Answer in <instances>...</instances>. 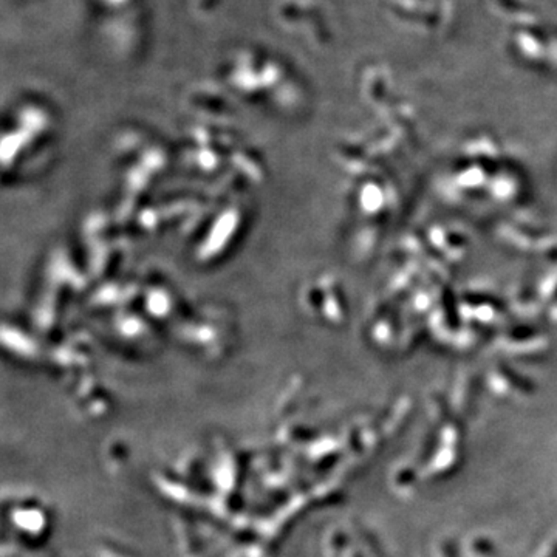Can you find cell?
<instances>
[{
    "label": "cell",
    "instance_id": "3957f363",
    "mask_svg": "<svg viewBox=\"0 0 557 557\" xmlns=\"http://www.w3.org/2000/svg\"><path fill=\"white\" fill-rule=\"evenodd\" d=\"M414 477H415L414 471H412V469H403V471L398 474L396 482H398L399 484H409L412 480H414Z\"/></svg>",
    "mask_w": 557,
    "mask_h": 557
},
{
    "label": "cell",
    "instance_id": "6da1fadb",
    "mask_svg": "<svg viewBox=\"0 0 557 557\" xmlns=\"http://www.w3.org/2000/svg\"><path fill=\"white\" fill-rule=\"evenodd\" d=\"M472 551H474V553L478 556L497 554V548H495V545L484 537H478L474 542H472Z\"/></svg>",
    "mask_w": 557,
    "mask_h": 557
},
{
    "label": "cell",
    "instance_id": "7a4b0ae2",
    "mask_svg": "<svg viewBox=\"0 0 557 557\" xmlns=\"http://www.w3.org/2000/svg\"><path fill=\"white\" fill-rule=\"evenodd\" d=\"M441 556L443 557H458L457 548L451 541H446L441 543Z\"/></svg>",
    "mask_w": 557,
    "mask_h": 557
},
{
    "label": "cell",
    "instance_id": "277c9868",
    "mask_svg": "<svg viewBox=\"0 0 557 557\" xmlns=\"http://www.w3.org/2000/svg\"><path fill=\"white\" fill-rule=\"evenodd\" d=\"M547 557H557V542L553 545V547H551V549L548 551Z\"/></svg>",
    "mask_w": 557,
    "mask_h": 557
}]
</instances>
